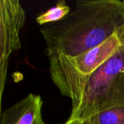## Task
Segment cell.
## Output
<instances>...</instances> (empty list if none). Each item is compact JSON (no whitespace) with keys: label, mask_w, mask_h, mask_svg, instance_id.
Instances as JSON below:
<instances>
[{"label":"cell","mask_w":124,"mask_h":124,"mask_svg":"<svg viewBox=\"0 0 124 124\" xmlns=\"http://www.w3.org/2000/svg\"><path fill=\"white\" fill-rule=\"evenodd\" d=\"M40 32L46 55L76 56L100 45L116 33H124V0H81L62 20Z\"/></svg>","instance_id":"1"},{"label":"cell","mask_w":124,"mask_h":124,"mask_svg":"<svg viewBox=\"0 0 124 124\" xmlns=\"http://www.w3.org/2000/svg\"><path fill=\"white\" fill-rule=\"evenodd\" d=\"M124 45V33H116L100 45L76 56L48 55L49 72L62 95L72 101V112L80 105L85 88L94 73Z\"/></svg>","instance_id":"2"},{"label":"cell","mask_w":124,"mask_h":124,"mask_svg":"<svg viewBox=\"0 0 124 124\" xmlns=\"http://www.w3.org/2000/svg\"><path fill=\"white\" fill-rule=\"evenodd\" d=\"M124 106V45L92 76L78 108L68 120L85 121L105 110Z\"/></svg>","instance_id":"3"},{"label":"cell","mask_w":124,"mask_h":124,"mask_svg":"<svg viewBox=\"0 0 124 124\" xmlns=\"http://www.w3.org/2000/svg\"><path fill=\"white\" fill-rule=\"evenodd\" d=\"M25 13L17 0L0 1V96L2 98L11 54L21 47L20 31Z\"/></svg>","instance_id":"4"},{"label":"cell","mask_w":124,"mask_h":124,"mask_svg":"<svg viewBox=\"0 0 124 124\" xmlns=\"http://www.w3.org/2000/svg\"><path fill=\"white\" fill-rule=\"evenodd\" d=\"M42 105L40 95L29 94L1 111L0 124H45L41 113Z\"/></svg>","instance_id":"5"},{"label":"cell","mask_w":124,"mask_h":124,"mask_svg":"<svg viewBox=\"0 0 124 124\" xmlns=\"http://www.w3.org/2000/svg\"><path fill=\"white\" fill-rule=\"evenodd\" d=\"M84 121L85 124H124V106L100 112Z\"/></svg>","instance_id":"6"},{"label":"cell","mask_w":124,"mask_h":124,"mask_svg":"<svg viewBox=\"0 0 124 124\" xmlns=\"http://www.w3.org/2000/svg\"><path fill=\"white\" fill-rule=\"evenodd\" d=\"M70 12V7L65 1L61 0L57 2L54 7L38 15L36 18V22L39 25L44 26L62 20Z\"/></svg>","instance_id":"7"},{"label":"cell","mask_w":124,"mask_h":124,"mask_svg":"<svg viewBox=\"0 0 124 124\" xmlns=\"http://www.w3.org/2000/svg\"><path fill=\"white\" fill-rule=\"evenodd\" d=\"M65 124H85L84 121H81V119H74V120H68Z\"/></svg>","instance_id":"8"}]
</instances>
